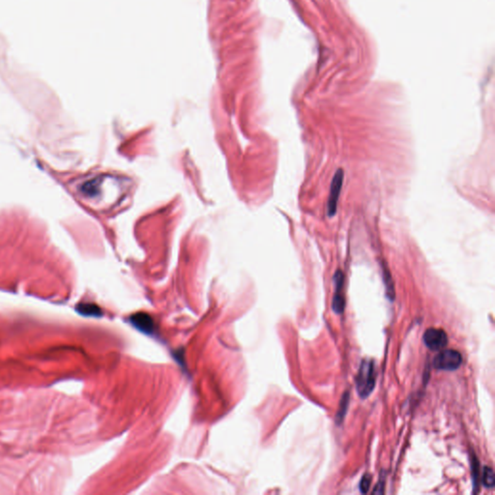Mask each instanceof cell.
I'll return each instance as SVG.
<instances>
[{
    "mask_svg": "<svg viewBox=\"0 0 495 495\" xmlns=\"http://www.w3.org/2000/svg\"><path fill=\"white\" fill-rule=\"evenodd\" d=\"M483 484L487 488H492L494 486L495 477L494 472L491 467L485 466L483 473Z\"/></svg>",
    "mask_w": 495,
    "mask_h": 495,
    "instance_id": "obj_10",
    "label": "cell"
},
{
    "mask_svg": "<svg viewBox=\"0 0 495 495\" xmlns=\"http://www.w3.org/2000/svg\"><path fill=\"white\" fill-rule=\"evenodd\" d=\"M384 486H385V481L381 480L378 482V484L375 485L374 489L372 490V493L374 494H381L384 493Z\"/></svg>",
    "mask_w": 495,
    "mask_h": 495,
    "instance_id": "obj_13",
    "label": "cell"
},
{
    "mask_svg": "<svg viewBox=\"0 0 495 495\" xmlns=\"http://www.w3.org/2000/svg\"><path fill=\"white\" fill-rule=\"evenodd\" d=\"M349 394L345 393L341 400H340V408H339V411H338V414H337V422L340 423L342 422V420L344 419V416L346 414V410L348 409V405H349Z\"/></svg>",
    "mask_w": 495,
    "mask_h": 495,
    "instance_id": "obj_9",
    "label": "cell"
},
{
    "mask_svg": "<svg viewBox=\"0 0 495 495\" xmlns=\"http://www.w3.org/2000/svg\"><path fill=\"white\" fill-rule=\"evenodd\" d=\"M471 468H472V476H473V482H474V487H478V482L480 481V468H479V462L478 459L473 455L471 457Z\"/></svg>",
    "mask_w": 495,
    "mask_h": 495,
    "instance_id": "obj_11",
    "label": "cell"
},
{
    "mask_svg": "<svg viewBox=\"0 0 495 495\" xmlns=\"http://www.w3.org/2000/svg\"><path fill=\"white\" fill-rule=\"evenodd\" d=\"M129 320L134 328L142 333L146 335H151L154 333V320L149 314L145 312H137L133 314Z\"/></svg>",
    "mask_w": 495,
    "mask_h": 495,
    "instance_id": "obj_6",
    "label": "cell"
},
{
    "mask_svg": "<svg viewBox=\"0 0 495 495\" xmlns=\"http://www.w3.org/2000/svg\"><path fill=\"white\" fill-rule=\"evenodd\" d=\"M376 373L374 363L371 360L362 362L359 371L356 375V389L362 399H366L371 395L376 381Z\"/></svg>",
    "mask_w": 495,
    "mask_h": 495,
    "instance_id": "obj_1",
    "label": "cell"
},
{
    "mask_svg": "<svg viewBox=\"0 0 495 495\" xmlns=\"http://www.w3.org/2000/svg\"><path fill=\"white\" fill-rule=\"evenodd\" d=\"M77 310L81 314L86 315V316L99 317V316H101L103 314L101 309L99 307H97L96 305H94V304H80L77 307Z\"/></svg>",
    "mask_w": 495,
    "mask_h": 495,
    "instance_id": "obj_8",
    "label": "cell"
},
{
    "mask_svg": "<svg viewBox=\"0 0 495 495\" xmlns=\"http://www.w3.org/2000/svg\"><path fill=\"white\" fill-rule=\"evenodd\" d=\"M382 275H383V281H384L385 290H386V296L391 301H393L396 296L395 285H394L391 272L388 268V265L385 262H382Z\"/></svg>",
    "mask_w": 495,
    "mask_h": 495,
    "instance_id": "obj_7",
    "label": "cell"
},
{
    "mask_svg": "<svg viewBox=\"0 0 495 495\" xmlns=\"http://www.w3.org/2000/svg\"><path fill=\"white\" fill-rule=\"evenodd\" d=\"M343 179H344V172L341 168H340L337 170L331 182L330 194L327 202V215L329 217L335 216L337 213L339 197L343 184Z\"/></svg>",
    "mask_w": 495,
    "mask_h": 495,
    "instance_id": "obj_3",
    "label": "cell"
},
{
    "mask_svg": "<svg viewBox=\"0 0 495 495\" xmlns=\"http://www.w3.org/2000/svg\"><path fill=\"white\" fill-rule=\"evenodd\" d=\"M333 279L336 287V293L332 301V309L336 313H342L345 307V300L341 293L343 282H344V275L340 270H338Z\"/></svg>",
    "mask_w": 495,
    "mask_h": 495,
    "instance_id": "obj_5",
    "label": "cell"
},
{
    "mask_svg": "<svg viewBox=\"0 0 495 495\" xmlns=\"http://www.w3.org/2000/svg\"><path fill=\"white\" fill-rule=\"evenodd\" d=\"M371 477L370 474H366L363 476L361 482H360V491L362 493H367L371 487Z\"/></svg>",
    "mask_w": 495,
    "mask_h": 495,
    "instance_id": "obj_12",
    "label": "cell"
},
{
    "mask_svg": "<svg viewBox=\"0 0 495 495\" xmlns=\"http://www.w3.org/2000/svg\"><path fill=\"white\" fill-rule=\"evenodd\" d=\"M423 339L427 347L432 350H439L448 344V336L441 329H428L423 334Z\"/></svg>",
    "mask_w": 495,
    "mask_h": 495,
    "instance_id": "obj_4",
    "label": "cell"
},
{
    "mask_svg": "<svg viewBox=\"0 0 495 495\" xmlns=\"http://www.w3.org/2000/svg\"><path fill=\"white\" fill-rule=\"evenodd\" d=\"M462 354L454 349L441 351L433 360V367L442 371H455L462 366Z\"/></svg>",
    "mask_w": 495,
    "mask_h": 495,
    "instance_id": "obj_2",
    "label": "cell"
}]
</instances>
